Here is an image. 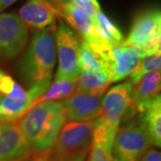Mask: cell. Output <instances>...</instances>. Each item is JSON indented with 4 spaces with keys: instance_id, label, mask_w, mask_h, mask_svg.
<instances>
[{
    "instance_id": "1",
    "label": "cell",
    "mask_w": 161,
    "mask_h": 161,
    "mask_svg": "<svg viewBox=\"0 0 161 161\" xmlns=\"http://www.w3.org/2000/svg\"><path fill=\"white\" fill-rule=\"evenodd\" d=\"M66 118L60 101H41L27 111L19 126L30 148L36 153L48 152Z\"/></svg>"
},
{
    "instance_id": "2",
    "label": "cell",
    "mask_w": 161,
    "mask_h": 161,
    "mask_svg": "<svg viewBox=\"0 0 161 161\" xmlns=\"http://www.w3.org/2000/svg\"><path fill=\"white\" fill-rule=\"evenodd\" d=\"M132 85L125 81L112 87L103 96L98 116L92 121V142L112 152L123 116L131 108Z\"/></svg>"
},
{
    "instance_id": "3",
    "label": "cell",
    "mask_w": 161,
    "mask_h": 161,
    "mask_svg": "<svg viewBox=\"0 0 161 161\" xmlns=\"http://www.w3.org/2000/svg\"><path fill=\"white\" fill-rule=\"evenodd\" d=\"M56 56L53 28L37 31L19 64V71L23 81L31 86L39 82L51 80Z\"/></svg>"
},
{
    "instance_id": "4",
    "label": "cell",
    "mask_w": 161,
    "mask_h": 161,
    "mask_svg": "<svg viewBox=\"0 0 161 161\" xmlns=\"http://www.w3.org/2000/svg\"><path fill=\"white\" fill-rule=\"evenodd\" d=\"M161 13L158 7L140 12L132 21L130 32L124 43L134 47L140 59L160 53Z\"/></svg>"
},
{
    "instance_id": "5",
    "label": "cell",
    "mask_w": 161,
    "mask_h": 161,
    "mask_svg": "<svg viewBox=\"0 0 161 161\" xmlns=\"http://www.w3.org/2000/svg\"><path fill=\"white\" fill-rule=\"evenodd\" d=\"M92 144V121H68L61 128L55 143L48 151L47 160H57L88 152Z\"/></svg>"
},
{
    "instance_id": "6",
    "label": "cell",
    "mask_w": 161,
    "mask_h": 161,
    "mask_svg": "<svg viewBox=\"0 0 161 161\" xmlns=\"http://www.w3.org/2000/svg\"><path fill=\"white\" fill-rule=\"evenodd\" d=\"M58 67L56 80H75L80 73V43L77 35L60 23L55 33Z\"/></svg>"
},
{
    "instance_id": "7",
    "label": "cell",
    "mask_w": 161,
    "mask_h": 161,
    "mask_svg": "<svg viewBox=\"0 0 161 161\" xmlns=\"http://www.w3.org/2000/svg\"><path fill=\"white\" fill-rule=\"evenodd\" d=\"M150 142L141 119L118 129L112 147L114 161H139L149 150Z\"/></svg>"
},
{
    "instance_id": "8",
    "label": "cell",
    "mask_w": 161,
    "mask_h": 161,
    "mask_svg": "<svg viewBox=\"0 0 161 161\" xmlns=\"http://www.w3.org/2000/svg\"><path fill=\"white\" fill-rule=\"evenodd\" d=\"M28 28L17 14H0V59L18 57L27 45Z\"/></svg>"
},
{
    "instance_id": "9",
    "label": "cell",
    "mask_w": 161,
    "mask_h": 161,
    "mask_svg": "<svg viewBox=\"0 0 161 161\" xmlns=\"http://www.w3.org/2000/svg\"><path fill=\"white\" fill-rule=\"evenodd\" d=\"M32 150L15 120H0V161H23Z\"/></svg>"
},
{
    "instance_id": "10",
    "label": "cell",
    "mask_w": 161,
    "mask_h": 161,
    "mask_svg": "<svg viewBox=\"0 0 161 161\" xmlns=\"http://www.w3.org/2000/svg\"><path fill=\"white\" fill-rule=\"evenodd\" d=\"M18 16L26 27L40 31L55 25L60 11L52 0H28L20 8Z\"/></svg>"
},
{
    "instance_id": "11",
    "label": "cell",
    "mask_w": 161,
    "mask_h": 161,
    "mask_svg": "<svg viewBox=\"0 0 161 161\" xmlns=\"http://www.w3.org/2000/svg\"><path fill=\"white\" fill-rule=\"evenodd\" d=\"M58 7L60 17H63L74 29L76 30L82 37L83 41L87 42L92 47L100 52H106L112 47L98 38L91 19L73 2L58 5Z\"/></svg>"
},
{
    "instance_id": "12",
    "label": "cell",
    "mask_w": 161,
    "mask_h": 161,
    "mask_svg": "<svg viewBox=\"0 0 161 161\" xmlns=\"http://www.w3.org/2000/svg\"><path fill=\"white\" fill-rule=\"evenodd\" d=\"M103 95H92L74 92L62 102L66 120L74 122H91L99 113Z\"/></svg>"
},
{
    "instance_id": "13",
    "label": "cell",
    "mask_w": 161,
    "mask_h": 161,
    "mask_svg": "<svg viewBox=\"0 0 161 161\" xmlns=\"http://www.w3.org/2000/svg\"><path fill=\"white\" fill-rule=\"evenodd\" d=\"M107 58L111 82L124 80L129 76L140 60L137 50L125 43L111 47Z\"/></svg>"
},
{
    "instance_id": "14",
    "label": "cell",
    "mask_w": 161,
    "mask_h": 161,
    "mask_svg": "<svg viewBox=\"0 0 161 161\" xmlns=\"http://www.w3.org/2000/svg\"><path fill=\"white\" fill-rule=\"evenodd\" d=\"M160 71H156L143 76L135 86H132L131 108L142 113L146 108L160 94Z\"/></svg>"
},
{
    "instance_id": "15",
    "label": "cell",
    "mask_w": 161,
    "mask_h": 161,
    "mask_svg": "<svg viewBox=\"0 0 161 161\" xmlns=\"http://www.w3.org/2000/svg\"><path fill=\"white\" fill-rule=\"evenodd\" d=\"M141 121L147 132L150 144L157 148L161 146V96L154 99L141 113Z\"/></svg>"
},
{
    "instance_id": "16",
    "label": "cell",
    "mask_w": 161,
    "mask_h": 161,
    "mask_svg": "<svg viewBox=\"0 0 161 161\" xmlns=\"http://www.w3.org/2000/svg\"><path fill=\"white\" fill-rule=\"evenodd\" d=\"M110 83L111 80L108 73L81 70L76 80L75 92L92 95H103Z\"/></svg>"
},
{
    "instance_id": "17",
    "label": "cell",
    "mask_w": 161,
    "mask_h": 161,
    "mask_svg": "<svg viewBox=\"0 0 161 161\" xmlns=\"http://www.w3.org/2000/svg\"><path fill=\"white\" fill-rule=\"evenodd\" d=\"M92 23L97 36L108 45L114 46L124 43V36L120 29L104 14L102 10H99L96 14L95 17L92 20Z\"/></svg>"
},
{
    "instance_id": "18",
    "label": "cell",
    "mask_w": 161,
    "mask_h": 161,
    "mask_svg": "<svg viewBox=\"0 0 161 161\" xmlns=\"http://www.w3.org/2000/svg\"><path fill=\"white\" fill-rule=\"evenodd\" d=\"M108 52L98 51L82 40V42L80 43V71L87 70L92 72H104L108 74V64L107 58Z\"/></svg>"
},
{
    "instance_id": "19",
    "label": "cell",
    "mask_w": 161,
    "mask_h": 161,
    "mask_svg": "<svg viewBox=\"0 0 161 161\" xmlns=\"http://www.w3.org/2000/svg\"><path fill=\"white\" fill-rule=\"evenodd\" d=\"M160 68L161 52L152 56H148L143 58H141L130 75L129 82L132 86H134L143 76L156 71H160Z\"/></svg>"
},
{
    "instance_id": "20",
    "label": "cell",
    "mask_w": 161,
    "mask_h": 161,
    "mask_svg": "<svg viewBox=\"0 0 161 161\" xmlns=\"http://www.w3.org/2000/svg\"><path fill=\"white\" fill-rule=\"evenodd\" d=\"M76 80H55L39 101H59L68 98L75 92Z\"/></svg>"
},
{
    "instance_id": "21",
    "label": "cell",
    "mask_w": 161,
    "mask_h": 161,
    "mask_svg": "<svg viewBox=\"0 0 161 161\" xmlns=\"http://www.w3.org/2000/svg\"><path fill=\"white\" fill-rule=\"evenodd\" d=\"M72 2L84 12L92 21L96 14L101 10L98 0H72Z\"/></svg>"
},
{
    "instance_id": "22",
    "label": "cell",
    "mask_w": 161,
    "mask_h": 161,
    "mask_svg": "<svg viewBox=\"0 0 161 161\" xmlns=\"http://www.w3.org/2000/svg\"><path fill=\"white\" fill-rule=\"evenodd\" d=\"M88 161H114L112 152L106 150L99 144L92 142Z\"/></svg>"
},
{
    "instance_id": "23",
    "label": "cell",
    "mask_w": 161,
    "mask_h": 161,
    "mask_svg": "<svg viewBox=\"0 0 161 161\" xmlns=\"http://www.w3.org/2000/svg\"><path fill=\"white\" fill-rule=\"evenodd\" d=\"M139 161H161V154L157 150H148Z\"/></svg>"
},
{
    "instance_id": "24",
    "label": "cell",
    "mask_w": 161,
    "mask_h": 161,
    "mask_svg": "<svg viewBox=\"0 0 161 161\" xmlns=\"http://www.w3.org/2000/svg\"><path fill=\"white\" fill-rule=\"evenodd\" d=\"M87 155H88V152H81V153L76 154V155L67 157V158H60V159H57V160L47 161H86Z\"/></svg>"
},
{
    "instance_id": "25",
    "label": "cell",
    "mask_w": 161,
    "mask_h": 161,
    "mask_svg": "<svg viewBox=\"0 0 161 161\" xmlns=\"http://www.w3.org/2000/svg\"><path fill=\"white\" fill-rule=\"evenodd\" d=\"M47 155H48V152L46 153H37L36 156L32 157V158H30L29 159H24L23 161H47Z\"/></svg>"
},
{
    "instance_id": "26",
    "label": "cell",
    "mask_w": 161,
    "mask_h": 161,
    "mask_svg": "<svg viewBox=\"0 0 161 161\" xmlns=\"http://www.w3.org/2000/svg\"><path fill=\"white\" fill-rule=\"evenodd\" d=\"M16 0H0V12L4 11L8 6L14 4Z\"/></svg>"
},
{
    "instance_id": "27",
    "label": "cell",
    "mask_w": 161,
    "mask_h": 161,
    "mask_svg": "<svg viewBox=\"0 0 161 161\" xmlns=\"http://www.w3.org/2000/svg\"><path fill=\"white\" fill-rule=\"evenodd\" d=\"M52 1L55 2L58 5H63V4H66V3L72 2V0H52Z\"/></svg>"
},
{
    "instance_id": "28",
    "label": "cell",
    "mask_w": 161,
    "mask_h": 161,
    "mask_svg": "<svg viewBox=\"0 0 161 161\" xmlns=\"http://www.w3.org/2000/svg\"><path fill=\"white\" fill-rule=\"evenodd\" d=\"M2 98H3V96H2V95L0 94V101H1V99H2Z\"/></svg>"
}]
</instances>
